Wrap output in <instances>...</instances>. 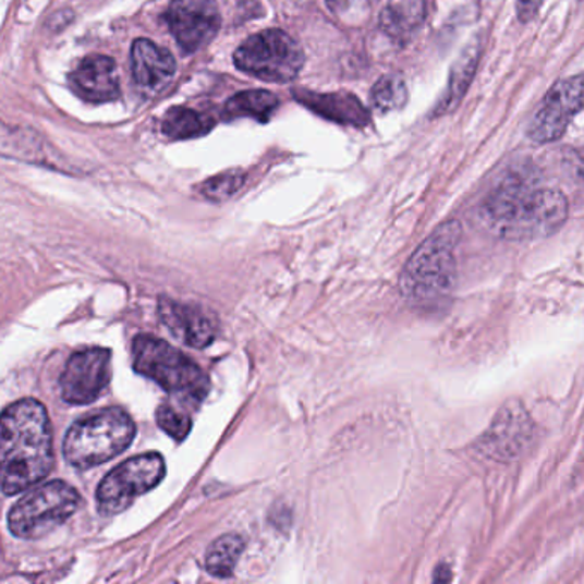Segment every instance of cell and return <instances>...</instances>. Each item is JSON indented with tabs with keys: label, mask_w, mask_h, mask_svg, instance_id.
<instances>
[{
	"label": "cell",
	"mask_w": 584,
	"mask_h": 584,
	"mask_svg": "<svg viewBox=\"0 0 584 584\" xmlns=\"http://www.w3.org/2000/svg\"><path fill=\"white\" fill-rule=\"evenodd\" d=\"M0 473L5 496L25 492L40 484L53 469L52 424L35 398L5 406L0 421Z\"/></svg>",
	"instance_id": "1"
},
{
	"label": "cell",
	"mask_w": 584,
	"mask_h": 584,
	"mask_svg": "<svg viewBox=\"0 0 584 584\" xmlns=\"http://www.w3.org/2000/svg\"><path fill=\"white\" fill-rule=\"evenodd\" d=\"M569 215L568 199L560 191L536 188L512 177L485 200L488 229L508 241H535L559 232Z\"/></svg>",
	"instance_id": "2"
},
{
	"label": "cell",
	"mask_w": 584,
	"mask_h": 584,
	"mask_svg": "<svg viewBox=\"0 0 584 584\" xmlns=\"http://www.w3.org/2000/svg\"><path fill=\"white\" fill-rule=\"evenodd\" d=\"M461 224L448 221L416 248L404 266L400 289L406 301L415 305H434L445 301L457 283V251Z\"/></svg>",
	"instance_id": "3"
},
{
	"label": "cell",
	"mask_w": 584,
	"mask_h": 584,
	"mask_svg": "<svg viewBox=\"0 0 584 584\" xmlns=\"http://www.w3.org/2000/svg\"><path fill=\"white\" fill-rule=\"evenodd\" d=\"M136 437V424L119 406L89 413L69 427L64 458L77 470H89L119 457Z\"/></svg>",
	"instance_id": "4"
},
{
	"label": "cell",
	"mask_w": 584,
	"mask_h": 584,
	"mask_svg": "<svg viewBox=\"0 0 584 584\" xmlns=\"http://www.w3.org/2000/svg\"><path fill=\"white\" fill-rule=\"evenodd\" d=\"M134 370L155 380L172 397L200 403L208 397L209 379L196 362L167 341L141 334L133 343Z\"/></svg>",
	"instance_id": "5"
},
{
	"label": "cell",
	"mask_w": 584,
	"mask_h": 584,
	"mask_svg": "<svg viewBox=\"0 0 584 584\" xmlns=\"http://www.w3.org/2000/svg\"><path fill=\"white\" fill-rule=\"evenodd\" d=\"M80 492L62 480L47 482L32 488L11 508L9 532L21 540H38L59 528L81 508Z\"/></svg>",
	"instance_id": "6"
},
{
	"label": "cell",
	"mask_w": 584,
	"mask_h": 584,
	"mask_svg": "<svg viewBox=\"0 0 584 584\" xmlns=\"http://www.w3.org/2000/svg\"><path fill=\"white\" fill-rule=\"evenodd\" d=\"M242 73L271 83L295 80L304 65L301 45L281 29H265L247 38L233 56Z\"/></svg>",
	"instance_id": "7"
},
{
	"label": "cell",
	"mask_w": 584,
	"mask_h": 584,
	"mask_svg": "<svg viewBox=\"0 0 584 584\" xmlns=\"http://www.w3.org/2000/svg\"><path fill=\"white\" fill-rule=\"evenodd\" d=\"M167 464L160 452H145L129 458L107 473L97 488L98 512L101 516H115L133 506L139 496L161 484Z\"/></svg>",
	"instance_id": "8"
},
{
	"label": "cell",
	"mask_w": 584,
	"mask_h": 584,
	"mask_svg": "<svg viewBox=\"0 0 584 584\" xmlns=\"http://www.w3.org/2000/svg\"><path fill=\"white\" fill-rule=\"evenodd\" d=\"M535 437V424L520 401L506 403L494 416L487 433L476 442V451L488 460H516L532 445Z\"/></svg>",
	"instance_id": "9"
},
{
	"label": "cell",
	"mask_w": 584,
	"mask_h": 584,
	"mask_svg": "<svg viewBox=\"0 0 584 584\" xmlns=\"http://www.w3.org/2000/svg\"><path fill=\"white\" fill-rule=\"evenodd\" d=\"M112 379V352L85 349L69 356L61 376L62 400L69 404H89L100 398Z\"/></svg>",
	"instance_id": "10"
},
{
	"label": "cell",
	"mask_w": 584,
	"mask_h": 584,
	"mask_svg": "<svg viewBox=\"0 0 584 584\" xmlns=\"http://www.w3.org/2000/svg\"><path fill=\"white\" fill-rule=\"evenodd\" d=\"M581 110H584V74L560 81L548 92L540 110L533 117L530 139L538 145L560 139L572 117Z\"/></svg>",
	"instance_id": "11"
},
{
	"label": "cell",
	"mask_w": 584,
	"mask_h": 584,
	"mask_svg": "<svg viewBox=\"0 0 584 584\" xmlns=\"http://www.w3.org/2000/svg\"><path fill=\"white\" fill-rule=\"evenodd\" d=\"M165 21L185 52H196L217 37L221 17L215 0H172Z\"/></svg>",
	"instance_id": "12"
},
{
	"label": "cell",
	"mask_w": 584,
	"mask_h": 584,
	"mask_svg": "<svg viewBox=\"0 0 584 584\" xmlns=\"http://www.w3.org/2000/svg\"><path fill=\"white\" fill-rule=\"evenodd\" d=\"M158 317L177 340L191 349H206L217 338V320L197 305L182 304L172 301L170 296H160Z\"/></svg>",
	"instance_id": "13"
},
{
	"label": "cell",
	"mask_w": 584,
	"mask_h": 584,
	"mask_svg": "<svg viewBox=\"0 0 584 584\" xmlns=\"http://www.w3.org/2000/svg\"><path fill=\"white\" fill-rule=\"evenodd\" d=\"M77 97L89 104H107L121 98L117 64L112 57L89 56L69 76Z\"/></svg>",
	"instance_id": "14"
},
{
	"label": "cell",
	"mask_w": 584,
	"mask_h": 584,
	"mask_svg": "<svg viewBox=\"0 0 584 584\" xmlns=\"http://www.w3.org/2000/svg\"><path fill=\"white\" fill-rule=\"evenodd\" d=\"M293 97L299 104L328 121L353 127H365L370 124L367 109L352 93H314L308 89H295Z\"/></svg>",
	"instance_id": "15"
},
{
	"label": "cell",
	"mask_w": 584,
	"mask_h": 584,
	"mask_svg": "<svg viewBox=\"0 0 584 584\" xmlns=\"http://www.w3.org/2000/svg\"><path fill=\"white\" fill-rule=\"evenodd\" d=\"M133 76L143 88L157 89L175 74L177 64L172 53L155 41L139 38L131 49Z\"/></svg>",
	"instance_id": "16"
},
{
	"label": "cell",
	"mask_w": 584,
	"mask_h": 584,
	"mask_svg": "<svg viewBox=\"0 0 584 584\" xmlns=\"http://www.w3.org/2000/svg\"><path fill=\"white\" fill-rule=\"evenodd\" d=\"M482 44L478 40L472 41L466 49L458 57L451 69V76L448 81V89L440 98L439 104L434 109V115H446L457 109L458 105L463 100L464 95L469 92L475 77L476 68L480 62Z\"/></svg>",
	"instance_id": "17"
},
{
	"label": "cell",
	"mask_w": 584,
	"mask_h": 584,
	"mask_svg": "<svg viewBox=\"0 0 584 584\" xmlns=\"http://www.w3.org/2000/svg\"><path fill=\"white\" fill-rule=\"evenodd\" d=\"M427 17V0H389L380 13V28L389 38L406 41L415 35Z\"/></svg>",
	"instance_id": "18"
},
{
	"label": "cell",
	"mask_w": 584,
	"mask_h": 584,
	"mask_svg": "<svg viewBox=\"0 0 584 584\" xmlns=\"http://www.w3.org/2000/svg\"><path fill=\"white\" fill-rule=\"evenodd\" d=\"M278 105H280V100L271 92L248 89V92L236 93L227 101L223 115L227 121L248 117L254 121L268 122L272 113L277 112Z\"/></svg>",
	"instance_id": "19"
},
{
	"label": "cell",
	"mask_w": 584,
	"mask_h": 584,
	"mask_svg": "<svg viewBox=\"0 0 584 584\" xmlns=\"http://www.w3.org/2000/svg\"><path fill=\"white\" fill-rule=\"evenodd\" d=\"M215 121L206 113L187 107H173L165 113L161 131L170 139H193L211 131Z\"/></svg>",
	"instance_id": "20"
},
{
	"label": "cell",
	"mask_w": 584,
	"mask_h": 584,
	"mask_svg": "<svg viewBox=\"0 0 584 584\" xmlns=\"http://www.w3.org/2000/svg\"><path fill=\"white\" fill-rule=\"evenodd\" d=\"M244 548L245 544L241 536L232 535V533L220 536L206 550V571L215 577L232 576Z\"/></svg>",
	"instance_id": "21"
},
{
	"label": "cell",
	"mask_w": 584,
	"mask_h": 584,
	"mask_svg": "<svg viewBox=\"0 0 584 584\" xmlns=\"http://www.w3.org/2000/svg\"><path fill=\"white\" fill-rule=\"evenodd\" d=\"M406 98H409L406 83L398 74H388V76L380 77L374 85L373 93H370L373 107L380 113L400 110L406 104Z\"/></svg>",
	"instance_id": "22"
},
{
	"label": "cell",
	"mask_w": 584,
	"mask_h": 584,
	"mask_svg": "<svg viewBox=\"0 0 584 584\" xmlns=\"http://www.w3.org/2000/svg\"><path fill=\"white\" fill-rule=\"evenodd\" d=\"M245 182V173L241 170H230V172L220 173L212 177L205 184L200 185V194L209 200H227L233 194L241 191Z\"/></svg>",
	"instance_id": "23"
},
{
	"label": "cell",
	"mask_w": 584,
	"mask_h": 584,
	"mask_svg": "<svg viewBox=\"0 0 584 584\" xmlns=\"http://www.w3.org/2000/svg\"><path fill=\"white\" fill-rule=\"evenodd\" d=\"M157 424L165 434H169L175 440H184L193 428V421L184 410L167 403L158 406Z\"/></svg>",
	"instance_id": "24"
},
{
	"label": "cell",
	"mask_w": 584,
	"mask_h": 584,
	"mask_svg": "<svg viewBox=\"0 0 584 584\" xmlns=\"http://www.w3.org/2000/svg\"><path fill=\"white\" fill-rule=\"evenodd\" d=\"M332 13L344 17L349 14H358L362 9L368 8V0H328Z\"/></svg>",
	"instance_id": "25"
},
{
	"label": "cell",
	"mask_w": 584,
	"mask_h": 584,
	"mask_svg": "<svg viewBox=\"0 0 584 584\" xmlns=\"http://www.w3.org/2000/svg\"><path fill=\"white\" fill-rule=\"evenodd\" d=\"M544 0H518L516 13L520 21L528 23L540 11Z\"/></svg>",
	"instance_id": "26"
},
{
	"label": "cell",
	"mask_w": 584,
	"mask_h": 584,
	"mask_svg": "<svg viewBox=\"0 0 584 584\" xmlns=\"http://www.w3.org/2000/svg\"><path fill=\"white\" fill-rule=\"evenodd\" d=\"M452 580V572L449 569V565H439V568L434 571V583H449Z\"/></svg>",
	"instance_id": "27"
}]
</instances>
